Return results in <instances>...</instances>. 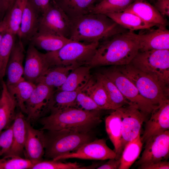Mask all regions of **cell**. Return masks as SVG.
I'll use <instances>...</instances> for the list:
<instances>
[{"instance_id":"cell-1","label":"cell","mask_w":169,"mask_h":169,"mask_svg":"<svg viewBox=\"0 0 169 169\" xmlns=\"http://www.w3.org/2000/svg\"><path fill=\"white\" fill-rule=\"evenodd\" d=\"M129 31L105 14L89 13L71 19L69 39L91 43Z\"/></svg>"},{"instance_id":"cell-2","label":"cell","mask_w":169,"mask_h":169,"mask_svg":"<svg viewBox=\"0 0 169 169\" xmlns=\"http://www.w3.org/2000/svg\"><path fill=\"white\" fill-rule=\"evenodd\" d=\"M126 33L118 34L99 42L87 65L92 67L130 64L140 47L137 42L129 36Z\"/></svg>"},{"instance_id":"cell-3","label":"cell","mask_w":169,"mask_h":169,"mask_svg":"<svg viewBox=\"0 0 169 169\" xmlns=\"http://www.w3.org/2000/svg\"><path fill=\"white\" fill-rule=\"evenodd\" d=\"M102 110L87 111L73 107L52 112L49 115L40 118L42 127L40 129L91 132L101 122Z\"/></svg>"},{"instance_id":"cell-4","label":"cell","mask_w":169,"mask_h":169,"mask_svg":"<svg viewBox=\"0 0 169 169\" xmlns=\"http://www.w3.org/2000/svg\"><path fill=\"white\" fill-rule=\"evenodd\" d=\"M45 133L44 156L53 160L74 151L83 145L94 140L92 131L83 132L68 129L47 131Z\"/></svg>"},{"instance_id":"cell-5","label":"cell","mask_w":169,"mask_h":169,"mask_svg":"<svg viewBox=\"0 0 169 169\" xmlns=\"http://www.w3.org/2000/svg\"><path fill=\"white\" fill-rule=\"evenodd\" d=\"M99 42L85 43L71 40L59 49L45 54L49 66L87 65Z\"/></svg>"},{"instance_id":"cell-6","label":"cell","mask_w":169,"mask_h":169,"mask_svg":"<svg viewBox=\"0 0 169 169\" xmlns=\"http://www.w3.org/2000/svg\"><path fill=\"white\" fill-rule=\"evenodd\" d=\"M133 83L141 95L157 105L168 99L169 89L158 80L131 64L116 66Z\"/></svg>"},{"instance_id":"cell-7","label":"cell","mask_w":169,"mask_h":169,"mask_svg":"<svg viewBox=\"0 0 169 169\" xmlns=\"http://www.w3.org/2000/svg\"><path fill=\"white\" fill-rule=\"evenodd\" d=\"M130 64L167 86L169 83V49L139 51Z\"/></svg>"},{"instance_id":"cell-8","label":"cell","mask_w":169,"mask_h":169,"mask_svg":"<svg viewBox=\"0 0 169 169\" xmlns=\"http://www.w3.org/2000/svg\"><path fill=\"white\" fill-rule=\"evenodd\" d=\"M104 70L102 73L116 86L126 99L136 105L146 115L151 114L157 105L143 97L133 83L116 66Z\"/></svg>"},{"instance_id":"cell-9","label":"cell","mask_w":169,"mask_h":169,"mask_svg":"<svg viewBox=\"0 0 169 169\" xmlns=\"http://www.w3.org/2000/svg\"><path fill=\"white\" fill-rule=\"evenodd\" d=\"M71 19L53 0L42 14L38 31L63 37L69 39Z\"/></svg>"},{"instance_id":"cell-10","label":"cell","mask_w":169,"mask_h":169,"mask_svg":"<svg viewBox=\"0 0 169 169\" xmlns=\"http://www.w3.org/2000/svg\"><path fill=\"white\" fill-rule=\"evenodd\" d=\"M114 150L107 145L104 138L96 139L83 145L76 150L58 156L53 160L59 161L76 158L90 160H105L116 157Z\"/></svg>"},{"instance_id":"cell-11","label":"cell","mask_w":169,"mask_h":169,"mask_svg":"<svg viewBox=\"0 0 169 169\" xmlns=\"http://www.w3.org/2000/svg\"><path fill=\"white\" fill-rule=\"evenodd\" d=\"M33 91L25 104L26 120L34 122L49 111V106L55 91L44 84L38 83Z\"/></svg>"},{"instance_id":"cell-12","label":"cell","mask_w":169,"mask_h":169,"mask_svg":"<svg viewBox=\"0 0 169 169\" xmlns=\"http://www.w3.org/2000/svg\"><path fill=\"white\" fill-rule=\"evenodd\" d=\"M116 109L120 112L121 116V147L122 151L126 144L135 138L141 132L142 125L146 120V115L134 104L125 105Z\"/></svg>"},{"instance_id":"cell-13","label":"cell","mask_w":169,"mask_h":169,"mask_svg":"<svg viewBox=\"0 0 169 169\" xmlns=\"http://www.w3.org/2000/svg\"><path fill=\"white\" fill-rule=\"evenodd\" d=\"M156 29H142L138 34L129 31L127 35L139 44V51L152 50L169 49V31L166 26L161 25Z\"/></svg>"},{"instance_id":"cell-14","label":"cell","mask_w":169,"mask_h":169,"mask_svg":"<svg viewBox=\"0 0 169 169\" xmlns=\"http://www.w3.org/2000/svg\"><path fill=\"white\" fill-rule=\"evenodd\" d=\"M145 149L137 165L167 161L169 156V130L149 138L145 142Z\"/></svg>"},{"instance_id":"cell-15","label":"cell","mask_w":169,"mask_h":169,"mask_svg":"<svg viewBox=\"0 0 169 169\" xmlns=\"http://www.w3.org/2000/svg\"><path fill=\"white\" fill-rule=\"evenodd\" d=\"M151 114V117L146 122L143 134L141 137L143 143L151 137L169 130V99L157 105Z\"/></svg>"},{"instance_id":"cell-16","label":"cell","mask_w":169,"mask_h":169,"mask_svg":"<svg viewBox=\"0 0 169 169\" xmlns=\"http://www.w3.org/2000/svg\"><path fill=\"white\" fill-rule=\"evenodd\" d=\"M49 67L45 54L39 52L31 44L26 54L24 67L25 79L35 84L37 79Z\"/></svg>"},{"instance_id":"cell-17","label":"cell","mask_w":169,"mask_h":169,"mask_svg":"<svg viewBox=\"0 0 169 169\" xmlns=\"http://www.w3.org/2000/svg\"><path fill=\"white\" fill-rule=\"evenodd\" d=\"M27 133L25 144V155L35 164L42 160L45 145L44 131L33 128L27 121Z\"/></svg>"},{"instance_id":"cell-18","label":"cell","mask_w":169,"mask_h":169,"mask_svg":"<svg viewBox=\"0 0 169 169\" xmlns=\"http://www.w3.org/2000/svg\"><path fill=\"white\" fill-rule=\"evenodd\" d=\"M24 51L23 42L19 39L13 46L7 64L5 71L7 76L5 82L7 85L25 79L23 65Z\"/></svg>"},{"instance_id":"cell-19","label":"cell","mask_w":169,"mask_h":169,"mask_svg":"<svg viewBox=\"0 0 169 169\" xmlns=\"http://www.w3.org/2000/svg\"><path fill=\"white\" fill-rule=\"evenodd\" d=\"M42 13L28 0L17 35L22 41H30L38 31Z\"/></svg>"},{"instance_id":"cell-20","label":"cell","mask_w":169,"mask_h":169,"mask_svg":"<svg viewBox=\"0 0 169 169\" xmlns=\"http://www.w3.org/2000/svg\"><path fill=\"white\" fill-rule=\"evenodd\" d=\"M12 125L13 141L8 151L4 155H10L22 157L24 153L25 144L27 136V121L21 111L16 114Z\"/></svg>"},{"instance_id":"cell-21","label":"cell","mask_w":169,"mask_h":169,"mask_svg":"<svg viewBox=\"0 0 169 169\" xmlns=\"http://www.w3.org/2000/svg\"><path fill=\"white\" fill-rule=\"evenodd\" d=\"M124 12L133 13L149 23L167 25V19L146 0H135Z\"/></svg>"},{"instance_id":"cell-22","label":"cell","mask_w":169,"mask_h":169,"mask_svg":"<svg viewBox=\"0 0 169 169\" xmlns=\"http://www.w3.org/2000/svg\"><path fill=\"white\" fill-rule=\"evenodd\" d=\"M0 96V133L8 128L14 120L17 105L15 99L8 92L5 82L2 80Z\"/></svg>"},{"instance_id":"cell-23","label":"cell","mask_w":169,"mask_h":169,"mask_svg":"<svg viewBox=\"0 0 169 169\" xmlns=\"http://www.w3.org/2000/svg\"><path fill=\"white\" fill-rule=\"evenodd\" d=\"M78 66L70 65L50 67L37 79L35 84L42 83L57 89L64 83L70 72Z\"/></svg>"},{"instance_id":"cell-24","label":"cell","mask_w":169,"mask_h":169,"mask_svg":"<svg viewBox=\"0 0 169 169\" xmlns=\"http://www.w3.org/2000/svg\"><path fill=\"white\" fill-rule=\"evenodd\" d=\"M105 128L108 136L114 146L116 159H119L122 153L121 142L122 136L121 116L117 109L114 110L105 119Z\"/></svg>"},{"instance_id":"cell-25","label":"cell","mask_w":169,"mask_h":169,"mask_svg":"<svg viewBox=\"0 0 169 169\" xmlns=\"http://www.w3.org/2000/svg\"><path fill=\"white\" fill-rule=\"evenodd\" d=\"M71 19L90 13L94 0H53Z\"/></svg>"},{"instance_id":"cell-26","label":"cell","mask_w":169,"mask_h":169,"mask_svg":"<svg viewBox=\"0 0 169 169\" xmlns=\"http://www.w3.org/2000/svg\"><path fill=\"white\" fill-rule=\"evenodd\" d=\"M124 28L129 31L148 29L160 25L147 22L137 15L124 12L105 14Z\"/></svg>"},{"instance_id":"cell-27","label":"cell","mask_w":169,"mask_h":169,"mask_svg":"<svg viewBox=\"0 0 169 169\" xmlns=\"http://www.w3.org/2000/svg\"><path fill=\"white\" fill-rule=\"evenodd\" d=\"M91 68L88 65L76 67L69 74L63 84L56 90L73 91L84 87L91 78Z\"/></svg>"},{"instance_id":"cell-28","label":"cell","mask_w":169,"mask_h":169,"mask_svg":"<svg viewBox=\"0 0 169 169\" xmlns=\"http://www.w3.org/2000/svg\"><path fill=\"white\" fill-rule=\"evenodd\" d=\"M71 41L63 37L38 31L30 41L35 47L52 52L59 49Z\"/></svg>"},{"instance_id":"cell-29","label":"cell","mask_w":169,"mask_h":169,"mask_svg":"<svg viewBox=\"0 0 169 169\" xmlns=\"http://www.w3.org/2000/svg\"><path fill=\"white\" fill-rule=\"evenodd\" d=\"M36 84L25 79L7 85L8 90L15 99L17 105L23 114H26L25 104L30 97Z\"/></svg>"},{"instance_id":"cell-30","label":"cell","mask_w":169,"mask_h":169,"mask_svg":"<svg viewBox=\"0 0 169 169\" xmlns=\"http://www.w3.org/2000/svg\"><path fill=\"white\" fill-rule=\"evenodd\" d=\"M83 91L90 96L102 110H114L103 86L99 80L96 79L94 81L91 78Z\"/></svg>"},{"instance_id":"cell-31","label":"cell","mask_w":169,"mask_h":169,"mask_svg":"<svg viewBox=\"0 0 169 169\" xmlns=\"http://www.w3.org/2000/svg\"><path fill=\"white\" fill-rule=\"evenodd\" d=\"M96 79L101 82L114 110L126 105L133 104L124 96L115 84L102 73L96 74Z\"/></svg>"},{"instance_id":"cell-32","label":"cell","mask_w":169,"mask_h":169,"mask_svg":"<svg viewBox=\"0 0 169 169\" xmlns=\"http://www.w3.org/2000/svg\"><path fill=\"white\" fill-rule=\"evenodd\" d=\"M141 137L140 132L135 138L126 144L120 158L118 169H129L139 157L143 144Z\"/></svg>"},{"instance_id":"cell-33","label":"cell","mask_w":169,"mask_h":169,"mask_svg":"<svg viewBox=\"0 0 169 169\" xmlns=\"http://www.w3.org/2000/svg\"><path fill=\"white\" fill-rule=\"evenodd\" d=\"M84 87L73 91H55L50 104L49 111L51 113L69 108L75 107L77 96Z\"/></svg>"},{"instance_id":"cell-34","label":"cell","mask_w":169,"mask_h":169,"mask_svg":"<svg viewBox=\"0 0 169 169\" xmlns=\"http://www.w3.org/2000/svg\"><path fill=\"white\" fill-rule=\"evenodd\" d=\"M27 1L28 0H15L3 18L7 30L16 35L19 30L22 16Z\"/></svg>"},{"instance_id":"cell-35","label":"cell","mask_w":169,"mask_h":169,"mask_svg":"<svg viewBox=\"0 0 169 169\" xmlns=\"http://www.w3.org/2000/svg\"><path fill=\"white\" fill-rule=\"evenodd\" d=\"M135 0H103L96 4L90 13L106 14L124 12Z\"/></svg>"},{"instance_id":"cell-36","label":"cell","mask_w":169,"mask_h":169,"mask_svg":"<svg viewBox=\"0 0 169 169\" xmlns=\"http://www.w3.org/2000/svg\"><path fill=\"white\" fill-rule=\"evenodd\" d=\"M16 35L8 31L5 33L0 44V63L1 72L0 80L3 79L5 75L8 62L16 42Z\"/></svg>"},{"instance_id":"cell-37","label":"cell","mask_w":169,"mask_h":169,"mask_svg":"<svg viewBox=\"0 0 169 169\" xmlns=\"http://www.w3.org/2000/svg\"><path fill=\"white\" fill-rule=\"evenodd\" d=\"M34 164L30 160L20 156L7 155L0 158V169H32Z\"/></svg>"},{"instance_id":"cell-38","label":"cell","mask_w":169,"mask_h":169,"mask_svg":"<svg viewBox=\"0 0 169 169\" xmlns=\"http://www.w3.org/2000/svg\"><path fill=\"white\" fill-rule=\"evenodd\" d=\"M83 169L77 162L63 163L59 161H41L33 165L32 169Z\"/></svg>"},{"instance_id":"cell-39","label":"cell","mask_w":169,"mask_h":169,"mask_svg":"<svg viewBox=\"0 0 169 169\" xmlns=\"http://www.w3.org/2000/svg\"><path fill=\"white\" fill-rule=\"evenodd\" d=\"M75 107L87 111L102 110L90 96L83 91V90L77 96Z\"/></svg>"},{"instance_id":"cell-40","label":"cell","mask_w":169,"mask_h":169,"mask_svg":"<svg viewBox=\"0 0 169 169\" xmlns=\"http://www.w3.org/2000/svg\"><path fill=\"white\" fill-rule=\"evenodd\" d=\"M13 141L12 125L0 133V157L9 150Z\"/></svg>"},{"instance_id":"cell-41","label":"cell","mask_w":169,"mask_h":169,"mask_svg":"<svg viewBox=\"0 0 169 169\" xmlns=\"http://www.w3.org/2000/svg\"><path fill=\"white\" fill-rule=\"evenodd\" d=\"M154 7L163 16H169V0H153Z\"/></svg>"},{"instance_id":"cell-42","label":"cell","mask_w":169,"mask_h":169,"mask_svg":"<svg viewBox=\"0 0 169 169\" xmlns=\"http://www.w3.org/2000/svg\"><path fill=\"white\" fill-rule=\"evenodd\" d=\"M140 169H169V162L163 160L145 163L139 166Z\"/></svg>"},{"instance_id":"cell-43","label":"cell","mask_w":169,"mask_h":169,"mask_svg":"<svg viewBox=\"0 0 169 169\" xmlns=\"http://www.w3.org/2000/svg\"><path fill=\"white\" fill-rule=\"evenodd\" d=\"M50 0H28L42 14L48 8Z\"/></svg>"},{"instance_id":"cell-44","label":"cell","mask_w":169,"mask_h":169,"mask_svg":"<svg viewBox=\"0 0 169 169\" xmlns=\"http://www.w3.org/2000/svg\"><path fill=\"white\" fill-rule=\"evenodd\" d=\"M105 163L97 167V169H118L120 164V159L115 158L108 159Z\"/></svg>"},{"instance_id":"cell-45","label":"cell","mask_w":169,"mask_h":169,"mask_svg":"<svg viewBox=\"0 0 169 169\" xmlns=\"http://www.w3.org/2000/svg\"><path fill=\"white\" fill-rule=\"evenodd\" d=\"M7 30L6 24L4 19L0 21V44L3 37Z\"/></svg>"},{"instance_id":"cell-46","label":"cell","mask_w":169,"mask_h":169,"mask_svg":"<svg viewBox=\"0 0 169 169\" xmlns=\"http://www.w3.org/2000/svg\"><path fill=\"white\" fill-rule=\"evenodd\" d=\"M15 0H2L7 12L12 7Z\"/></svg>"},{"instance_id":"cell-47","label":"cell","mask_w":169,"mask_h":169,"mask_svg":"<svg viewBox=\"0 0 169 169\" xmlns=\"http://www.w3.org/2000/svg\"><path fill=\"white\" fill-rule=\"evenodd\" d=\"M6 12L7 11L4 6L2 1L0 0V16Z\"/></svg>"},{"instance_id":"cell-48","label":"cell","mask_w":169,"mask_h":169,"mask_svg":"<svg viewBox=\"0 0 169 169\" xmlns=\"http://www.w3.org/2000/svg\"><path fill=\"white\" fill-rule=\"evenodd\" d=\"M103 0H94L95 4L97 3H99Z\"/></svg>"},{"instance_id":"cell-49","label":"cell","mask_w":169,"mask_h":169,"mask_svg":"<svg viewBox=\"0 0 169 169\" xmlns=\"http://www.w3.org/2000/svg\"><path fill=\"white\" fill-rule=\"evenodd\" d=\"M1 65L0 63V77L1 74Z\"/></svg>"},{"instance_id":"cell-50","label":"cell","mask_w":169,"mask_h":169,"mask_svg":"<svg viewBox=\"0 0 169 169\" xmlns=\"http://www.w3.org/2000/svg\"><path fill=\"white\" fill-rule=\"evenodd\" d=\"M151 1H152V0H151Z\"/></svg>"}]
</instances>
